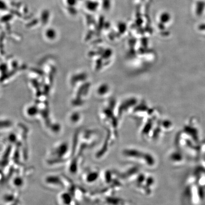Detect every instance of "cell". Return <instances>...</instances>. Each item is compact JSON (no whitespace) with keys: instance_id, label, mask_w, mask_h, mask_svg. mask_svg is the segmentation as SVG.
<instances>
[{"instance_id":"cell-2","label":"cell","mask_w":205,"mask_h":205,"mask_svg":"<svg viewBox=\"0 0 205 205\" xmlns=\"http://www.w3.org/2000/svg\"><path fill=\"white\" fill-rule=\"evenodd\" d=\"M199 29L201 30H205V23L200 24L199 26Z\"/></svg>"},{"instance_id":"cell-1","label":"cell","mask_w":205,"mask_h":205,"mask_svg":"<svg viewBox=\"0 0 205 205\" xmlns=\"http://www.w3.org/2000/svg\"><path fill=\"white\" fill-rule=\"evenodd\" d=\"M195 11L197 16H202L205 11V1L203 0L198 1L195 5Z\"/></svg>"}]
</instances>
